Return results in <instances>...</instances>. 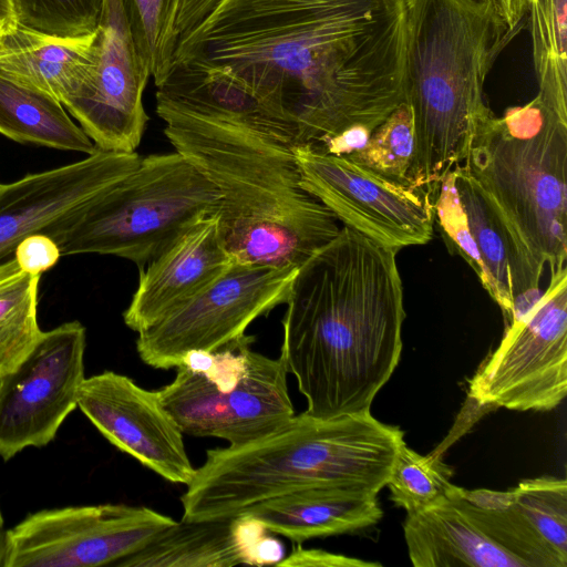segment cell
<instances>
[{
	"instance_id": "cell-1",
	"label": "cell",
	"mask_w": 567,
	"mask_h": 567,
	"mask_svg": "<svg viewBox=\"0 0 567 567\" xmlns=\"http://www.w3.org/2000/svg\"><path fill=\"white\" fill-rule=\"evenodd\" d=\"M406 0H223L174 61L220 70L318 145L402 102Z\"/></svg>"
},
{
	"instance_id": "cell-2",
	"label": "cell",
	"mask_w": 567,
	"mask_h": 567,
	"mask_svg": "<svg viewBox=\"0 0 567 567\" xmlns=\"http://www.w3.org/2000/svg\"><path fill=\"white\" fill-rule=\"evenodd\" d=\"M155 86L167 140L219 193L218 230L235 261L299 268L339 234L300 185L292 128L239 82L176 63Z\"/></svg>"
},
{
	"instance_id": "cell-3",
	"label": "cell",
	"mask_w": 567,
	"mask_h": 567,
	"mask_svg": "<svg viewBox=\"0 0 567 567\" xmlns=\"http://www.w3.org/2000/svg\"><path fill=\"white\" fill-rule=\"evenodd\" d=\"M396 251L342 226L298 268L280 355L308 414L370 411L394 372L405 318Z\"/></svg>"
},
{
	"instance_id": "cell-4",
	"label": "cell",
	"mask_w": 567,
	"mask_h": 567,
	"mask_svg": "<svg viewBox=\"0 0 567 567\" xmlns=\"http://www.w3.org/2000/svg\"><path fill=\"white\" fill-rule=\"evenodd\" d=\"M516 34L496 0H406L403 92L414 138L408 178L434 199L493 114L484 83Z\"/></svg>"
},
{
	"instance_id": "cell-5",
	"label": "cell",
	"mask_w": 567,
	"mask_h": 567,
	"mask_svg": "<svg viewBox=\"0 0 567 567\" xmlns=\"http://www.w3.org/2000/svg\"><path fill=\"white\" fill-rule=\"evenodd\" d=\"M404 433L370 411L320 419L306 411L243 445L206 452L181 497L182 520L239 516L277 495L312 486L378 494Z\"/></svg>"
},
{
	"instance_id": "cell-6",
	"label": "cell",
	"mask_w": 567,
	"mask_h": 567,
	"mask_svg": "<svg viewBox=\"0 0 567 567\" xmlns=\"http://www.w3.org/2000/svg\"><path fill=\"white\" fill-rule=\"evenodd\" d=\"M476 182L533 281L567 259V120L536 95L494 113L461 162Z\"/></svg>"
},
{
	"instance_id": "cell-7",
	"label": "cell",
	"mask_w": 567,
	"mask_h": 567,
	"mask_svg": "<svg viewBox=\"0 0 567 567\" xmlns=\"http://www.w3.org/2000/svg\"><path fill=\"white\" fill-rule=\"evenodd\" d=\"M219 202L215 186L183 155L152 154L44 235L61 255H113L143 269L190 224L217 213Z\"/></svg>"
},
{
	"instance_id": "cell-8",
	"label": "cell",
	"mask_w": 567,
	"mask_h": 567,
	"mask_svg": "<svg viewBox=\"0 0 567 567\" xmlns=\"http://www.w3.org/2000/svg\"><path fill=\"white\" fill-rule=\"evenodd\" d=\"M254 340L245 333L217 350L186 353L174 380L157 390L183 434L237 446L295 415L282 357L255 351Z\"/></svg>"
},
{
	"instance_id": "cell-9",
	"label": "cell",
	"mask_w": 567,
	"mask_h": 567,
	"mask_svg": "<svg viewBox=\"0 0 567 567\" xmlns=\"http://www.w3.org/2000/svg\"><path fill=\"white\" fill-rule=\"evenodd\" d=\"M567 394V267L550 274L544 292L505 328L480 365L468 395L480 405L549 411Z\"/></svg>"
},
{
	"instance_id": "cell-10",
	"label": "cell",
	"mask_w": 567,
	"mask_h": 567,
	"mask_svg": "<svg viewBox=\"0 0 567 567\" xmlns=\"http://www.w3.org/2000/svg\"><path fill=\"white\" fill-rule=\"evenodd\" d=\"M297 271L233 262L205 289L137 332L141 360L168 370L190 351H214L240 338L257 318L287 303Z\"/></svg>"
},
{
	"instance_id": "cell-11",
	"label": "cell",
	"mask_w": 567,
	"mask_h": 567,
	"mask_svg": "<svg viewBox=\"0 0 567 567\" xmlns=\"http://www.w3.org/2000/svg\"><path fill=\"white\" fill-rule=\"evenodd\" d=\"M175 523L142 505L42 509L8 530L4 567L117 566Z\"/></svg>"
},
{
	"instance_id": "cell-12",
	"label": "cell",
	"mask_w": 567,
	"mask_h": 567,
	"mask_svg": "<svg viewBox=\"0 0 567 567\" xmlns=\"http://www.w3.org/2000/svg\"><path fill=\"white\" fill-rule=\"evenodd\" d=\"M300 185L347 226L399 250L432 239L435 199L341 155L293 146Z\"/></svg>"
},
{
	"instance_id": "cell-13",
	"label": "cell",
	"mask_w": 567,
	"mask_h": 567,
	"mask_svg": "<svg viewBox=\"0 0 567 567\" xmlns=\"http://www.w3.org/2000/svg\"><path fill=\"white\" fill-rule=\"evenodd\" d=\"M86 331L79 321L43 331L30 353L0 378V456L54 440L78 408L84 375Z\"/></svg>"
},
{
	"instance_id": "cell-14",
	"label": "cell",
	"mask_w": 567,
	"mask_h": 567,
	"mask_svg": "<svg viewBox=\"0 0 567 567\" xmlns=\"http://www.w3.org/2000/svg\"><path fill=\"white\" fill-rule=\"evenodd\" d=\"M150 78L121 0H103L91 76L84 89L63 106L97 150L132 153L138 147L148 121L143 93Z\"/></svg>"
},
{
	"instance_id": "cell-15",
	"label": "cell",
	"mask_w": 567,
	"mask_h": 567,
	"mask_svg": "<svg viewBox=\"0 0 567 567\" xmlns=\"http://www.w3.org/2000/svg\"><path fill=\"white\" fill-rule=\"evenodd\" d=\"M434 221L451 254L460 255L502 310L505 328L539 296L505 228L462 163L442 179Z\"/></svg>"
},
{
	"instance_id": "cell-16",
	"label": "cell",
	"mask_w": 567,
	"mask_h": 567,
	"mask_svg": "<svg viewBox=\"0 0 567 567\" xmlns=\"http://www.w3.org/2000/svg\"><path fill=\"white\" fill-rule=\"evenodd\" d=\"M78 408L112 445L164 480L187 485L194 477L184 434L157 391L104 371L83 380Z\"/></svg>"
},
{
	"instance_id": "cell-17",
	"label": "cell",
	"mask_w": 567,
	"mask_h": 567,
	"mask_svg": "<svg viewBox=\"0 0 567 567\" xmlns=\"http://www.w3.org/2000/svg\"><path fill=\"white\" fill-rule=\"evenodd\" d=\"M136 153L97 150L85 158L0 184V262L33 234H45L140 164Z\"/></svg>"
},
{
	"instance_id": "cell-18",
	"label": "cell",
	"mask_w": 567,
	"mask_h": 567,
	"mask_svg": "<svg viewBox=\"0 0 567 567\" xmlns=\"http://www.w3.org/2000/svg\"><path fill=\"white\" fill-rule=\"evenodd\" d=\"M233 262L216 213L198 218L140 269L124 323L137 333L205 289Z\"/></svg>"
},
{
	"instance_id": "cell-19",
	"label": "cell",
	"mask_w": 567,
	"mask_h": 567,
	"mask_svg": "<svg viewBox=\"0 0 567 567\" xmlns=\"http://www.w3.org/2000/svg\"><path fill=\"white\" fill-rule=\"evenodd\" d=\"M282 544L255 518L239 516L213 520H181L118 567H231L276 565Z\"/></svg>"
},
{
	"instance_id": "cell-20",
	"label": "cell",
	"mask_w": 567,
	"mask_h": 567,
	"mask_svg": "<svg viewBox=\"0 0 567 567\" xmlns=\"http://www.w3.org/2000/svg\"><path fill=\"white\" fill-rule=\"evenodd\" d=\"M94 43L95 30L56 35L18 23L0 39V74L65 105L91 76Z\"/></svg>"
},
{
	"instance_id": "cell-21",
	"label": "cell",
	"mask_w": 567,
	"mask_h": 567,
	"mask_svg": "<svg viewBox=\"0 0 567 567\" xmlns=\"http://www.w3.org/2000/svg\"><path fill=\"white\" fill-rule=\"evenodd\" d=\"M377 496L355 488L312 486L267 498L243 514L269 533L301 544L375 525L383 516Z\"/></svg>"
},
{
	"instance_id": "cell-22",
	"label": "cell",
	"mask_w": 567,
	"mask_h": 567,
	"mask_svg": "<svg viewBox=\"0 0 567 567\" xmlns=\"http://www.w3.org/2000/svg\"><path fill=\"white\" fill-rule=\"evenodd\" d=\"M404 539L415 567H526L489 538L451 498L406 514Z\"/></svg>"
},
{
	"instance_id": "cell-23",
	"label": "cell",
	"mask_w": 567,
	"mask_h": 567,
	"mask_svg": "<svg viewBox=\"0 0 567 567\" xmlns=\"http://www.w3.org/2000/svg\"><path fill=\"white\" fill-rule=\"evenodd\" d=\"M0 133L19 143L75 151H97L56 99L0 74Z\"/></svg>"
},
{
	"instance_id": "cell-24",
	"label": "cell",
	"mask_w": 567,
	"mask_h": 567,
	"mask_svg": "<svg viewBox=\"0 0 567 567\" xmlns=\"http://www.w3.org/2000/svg\"><path fill=\"white\" fill-rule=\"evenodd\" d=\"M537 95L567 120V0H528Z\"/></svg>"
},
{
	"instance_id": "cell-25",
	"label": "cell",
	"mask_w": 567,
	"mask_h": 567,
	"mask_svg": "<svg viewBox=\"0 0 567 567\" xmlns=\"http://www.w3.org/2000/svg\"><path fill=\"white\" fill-rule=\"evenodd\" d=\"M40 277L22 270L13 256L0 262V378L20 364L43 332L38 323Z\"/></svg>"
},
{
	"instance_id": "cell-26",
	"label": "cell",
	"mask_w": 567,
	"mask_h": 567,
	"mask_svg": "<svg viewBox=\"0 0 567 567\" xmlns=\"http://www.w3.org/2000/svg\"><path fill=\"white\" fill-rule=\"evenodd\" d=\"M179 0H121L138 55L155 84L174 62L177 39L174 31Z\"/></svg>"
},
{
	"instance_id": "cell-27",
	"label": "cell",
	"mask_w": 567,
	"mask_h": 567,
	"mask_svg": "<svg viewBox=\"0 0 567 567\" xmlns=\"http://www.w3.org/2000/svg\"><path fill=\"white\" fill-rule=\"evenodd\" d=\"M452 470L436 456L421 455L403 442L394 457L386 486L392 502L406 514L445 499L453 485Z\"/></svg>"
},
{
	"instance_id": "cell-28",
	"label": "cell",
	"mask_w": 567,
	"mask_h": 567,
	"mask_svg": "<svg viewBox=\"0 0 567 567\" xmlns=\"http://www.w3.org/2000/svg\"><path fill=\"white\" fill-rule=\"evenodd\" d=\"M512 491L543 543L561 567H567L566 478L543 476L524 480Z\"/></svg>"
},
{
	"instance_id": "cell-29",
	"label": "cell",
	"mask_w": 567,
	"mask_h": 567,
	"mask_svg": "<svg viewBox=\"0 0 567 567\" xmlns=\"http://www.w3.org/2000/svg\"><path fill=\"white\" fill-rule=\"evenodd\" d=\"M413 152L411 110L402 102L373 130L368 143L348 157L393 181L410 184Z\"/></svg>"
},
{
	"instance_id": "cell-30",
	"label": "cell",
	"mask_w": 567,
	"mask_h": 567,
	"mask_svg": "<svg viewBox=\"0 0 567 567\" xmlns=\"http://www.w3.org/2000/svg\"><path fill=\"white\" fill-rule=\"evenodd\" d=\"M21 25L56 35H82L99 23L103 0H16Z\"/></svg>"
},
{
	"instance_id": "cell-31",
	"label": "cell",
	"mask_w": 567,
	"mask_h": 567,
	"mask_svg": "<svg viewBox=\"0 0 567 567\" xmlns=\"http://www.w3.org/2000/svg\"><path fill=\"white\" fill-rule=\"evenodd\" d=\"M60 256L55 241L41 233L25 237L13 251V258L19 267L35 275H41L53 267Z\"/></svg>"
},
{
	"instance_id": "cell-32",
	"label": "cell",
	"mask_w": 567,
	"mask_h": 567,
	"mask_svg": "<svg viewBox=\"0 0 567 567\" xmlns=\"http://www.w3.org/2000/svg\"><path fill=\"white\" fill-rule=\"evenodd\" d=\"M276 566L280 567H380V563L365 561L323 549L303 548L297 544L288 556H284Z\"/></svg>"
},
{
	"instance_id": "cell-33",
	"label": "cell",
	"mask_w": 567,
	"mask_h": 567,
	"mask_svg": "<svg viewBox=\"0 0 567 567\" xmlns=\"http://www.w3.org/2000/svg\"><path fill=\"white\" fill-rule=\"evenodd\" d=\"M223 0H179L174 31L178 41L195 30Z\"/></svg>"
},
{
	"instance_id": "cell-34",
	"label": "cell",
	"mask_w": 567,
	"mask_h": 567,
	"mask_svg": "<svg viewBox=\"0 0 567 567\" xmlns=\"http://www.w3.org/2000/svg\"><path fill=\"white\" fill-rule=\"evenodd\" d=\"M509 28L516 33L527 14L528 0H496Z\"/></svg>"
},
{
	"instance_id": "cell-35",
	"label": "cell",
	"mask_w": 567,
	"mask_h": 567,
	"mask_svg": "<svg viewBox=\"0 0 567 567\" xmlns=\"http://www.w3.org/2000/svg\"><path fill=\"white\" fill-rule=\"evenodd\" d=\"M16 0H0V39L18 24Z\"/></svg>"
},
{
	"instance_id": "cell-36",
	"label": "cell",
	"mask_w": 567,
	"mask_h": 567,
	"mask_svg": "<svg viewBox=\"0 0 567 567\" xmlns=\"http://www.w3.org/2000/svg\"><path fill=\"white\" fill-rule=\"evenodd\" d=\"M7 533L4 528V519L0 509V567H4V559L7 555Z\"/></svg>"
}]
</instances>
